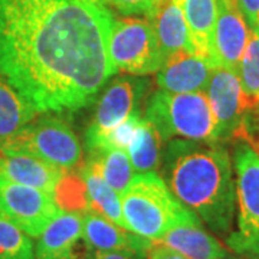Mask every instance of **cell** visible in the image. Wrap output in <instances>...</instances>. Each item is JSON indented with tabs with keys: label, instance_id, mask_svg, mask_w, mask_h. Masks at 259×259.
Masks as SVG:
<instances>
[{
	"label": "cell",
	"instance_id": "obj_1",
	"mask_svg": "<svg viewBox=\"0 0 259 259\" xmlns=\"http://www.w3.org/2000/svg\"><path fill=\"white\" fill-rule=\"evenodd\" d=\"M112 20L87 0H0V79L37 114L76 112L117 74Z\"/></svg>",
	"mask_w": 259,
	"mask_h": 259
},
{
	"label": "cell",
	"instance_id": "obj_2",
	"mask_svg": "<svg viewBox=\"0 0 259 259\" xmlns=\"http://www.w3.org/2000/svg\"><path fill=\"white\" fill-rule=\"evenodd\" d=\"M161 175L177 200L216 235L232 232L236 190L233 164L221 143L170 140L161 156Z\"/></svg>",
	"mask_w": 259,
	"mask_h": 259
},
{
	"label": "cell",
	"instance_id": "obj_3",
	"mask_svg": "<svg viewBox=\"0 0 259 259\" xmlns=\"http://www.w3.org/2000/svg\"><path fill=\"white\" fill-rule=\"evenodd\" d=\"M120 200L127 231L151 242H158L175 226L196 216L154 171L134 175Z\"/></svg>",
	"mask_w": 259,
	"mask_h": 259
},
{
	"label": "cell",
	"instance_id": "obj_4",
	"mask_svg": "<svg viewBox=\"0 0 259 259\" xmlns=\"http://www.w3.org/2000/svg\"><path fill=\"white\" fill-rule=\"evenodd\" d=\"M146 120L156 127L163 141L179 137L190 141L218 143L214 118L204 91H156L146 105Z\"/></svg>",
	"mask_w": 259,
	"mask_h": 259
},
{
	"label": "cell",
	"instance_id": "obj_5",
	"mask_svg": "<svg viewBox=\"0 0 259 259\" xmlns=\"http://www.w3.org/2000/svg\"><path fill=\"white\" fill-rule=\"evenodd\" d=\"M232 164L236 175L238 228L226 246L243 259H259V153L243 140H233Z\"/></svg>",
	"mask_w": 259,
	"mask_h": 259
},
{
	"label": "cell",
	"instance_id": "obj_6",
	"mask_svg": "<svg viewBox=\"0 0 259 259\" xmlns=\"http://www.w3.org/2000/svg\"><path fill=\"white\" fill-rule=\"evenodd\" d=\"M3 148L42 158L64 171L75 170L82 161V147L69 124L55 115L29 122Z\"/></svg>",
	"mask_w": 259,
	"mask_h": 259
},
{
	"label": "cell",
	"instance_id": "obj_7",
	"mask_svg": "<svg viewBox=\"0 0 259 259\" xmlns=\"http://www.w3.org/2000/svg\"><path fill=\"white\" fill-rule=\"evenodd\" d=\"M108 56L117 72L131 75L157 74L164 62L150 22L136 18L112 20Z\"/></svg>",
	"mask_w": 259,
	"mask_h": 259
},
{
	"label": "cell",
	"instance_id": "obj_8",
	"mask_svg": "<svg viewBox=\"0 0 259 259\" xmlns=\"http://www.w3.org/2000/svg\"><path fill=\"white\" fill-rule=\"evenodd\" d=\"M59 212L52 194L0 176V218L30 238H39Z\"/></svg>",
	"mask_w": 259,
	"mask_h": 259
},
{
	"label": "cell",
	"instance_id": "obj_9",
	"mask_svg": "<svg viewBox=\"0 0 259 259\" xmlns=\"http://www.w3.org/2000/svg\"><path fill=\"white\" fill-rule=\"evenodd\" d=\"M146 82L133 76H120L105 90L98 101L93 122L87 128L85 144L91 148L108 131L120 125L131 114L139 111V102L144 94Z\"/></svg>",
	"mask_w": 259,
	"mask_h": 259
},
{
	"label": "cell",
	"instance_id": "obj_10",
	"mask_svg": "<svg viewBox=\"0 0 259 259\" xmlns=\"http://www.w3.org/2000/svg\"><path fill=\"white\" fill-rule=\"evenodd\" d=\"M204 91L214 118L216 141H232L246 114L239 75L225 68H214Z\"/></svg>",
	"mask_w": 259,
	"mask_h": 259
},
{
	"label": "cell",
	"instance_id": "obj_11",
	"mask_svg": "<svg viewBox=\"0 0 259 259\" xmlns=\"http://www.w3.org/2000/svg\"><path fill=\"white\" fill-rule=\"evenodd\" d=\"M82 239V214L59 212L39 235L35 259H90Z\"/></svg>",
	"mask_w": 259,
	"mask_h": 259
},
{
	"label": "cell",
	"instance_id": "obj_12",
	"mask_svg": "<svg viewBox=\"0 0 259 259\" xmlns=\"http://www.w3.org/2000/svg\"><path fill=\"white\" fill-rule=\"evenodd\" d=\"M248 39L249 28L239 8L218 2V20L213 37V61L216 68L238 72Z\"/></svg>",
	"mask_w": 259,
	"mask_h": 259
},
{
	"label": "cell",
	"instance_id": "obj_13",
	"mask_svg": "<svg viewBox=\"0 0 259 259\" xmlns=\"http://www.w3.org/2000/svg\"><path fill=\"white\" fill-rule=\"evenodd\" d=\"M216 66L203 56L192 52H177L167 56L157 72L160 90L170 93L204 91Z\"/></svg>",
	"mask_w": 259,
	"mask_h": 259
},
{
	"label": "cell",
	"instance_id": "obj_14",
	"mask_svg": "<svg viewBox=\"0 0 259 259\" xmlns=\"http://www.w3.org/2000/svg\"><path fill=\"white\" fill-rule=\"evenodd\" d=\"M82 239L91 252L115 250L141 258L147 256V250L153 245L151 241L117 226L93 210L82 214Z\"/></svg>",
	"mask_w": 259,
	"mask_h": 259
},
{
	"label": "cell",
	"instance_id": "obj_15",
	"mask_svg": "<svg viewBox=\"0 0 259 259\" xmlns=\"http://www.w3.org/2000/svg\"><path fill=\"white\" fill-rule=\"evenodd\" d=\"M65 171L32 154L0 148V176L52 194Z\"/></svg>",
	"mask_w": 259,
	"mask_h": 259
},
{
	"label": "cell",
	"instance_id": "obj_16",
	"mask_svg": "<svg viewBox=\"0 0 259 259\" xmlns=\"http://www.w3.org/2000/svg\"><path fill=\"white\" fill-rule=\"evenodd\" d=\"M183 253L187 259H228L229 252L206 231L202 221L194 216L190 221L177 225L158 241Z\"/></svg>",
	"mask_w": 259,
	"mask_h": 259
},
{
	"label": "cell",
	"instance_id": "obj_17",
	"mask_svg": "<svg viewBox=\"0 0 259 259\" xmlns=\"http://www.w3.org/2000/svg\"><path fill=\"white\" fill-rule=\"evenodd\" d=\"M147 20L156 33L164 59L177 52L194 54L186 20L176 0H164L160 3L148 15Z\"/></svg>",
	"mask_w": 259,
	"mask_h": 259
},
{
	"label": "cell",
	"instance_id": "obj_18",
	"mask_svg": "<svg viewBox=\"0 0 259 259\" xmlns=\"http://www.w3.org/2000/svg\"><path fill=\"white\" fill-rule=\"evenodd\" d=\"M176 3L183 13L194 54L214 65L213 37L218 20V0H176Z\"/></svg>",
	"mask_w": 259,
	"mask_h": 259
},
{
	"label": "cell",
	"instance_id": "obj_19",
	"mask_svg": "<svg viewBox=\"0 0 259 259\" xmlns=\"http://www.w3.org/2000/svg\"><path fill=\"white\" fill-rule=\"evenodd\" d=\"M79 175L82 176L87 185L91 210L101 214L102 218L108 219L110 222L115 223L117 226L127 229L121 209L120 194L97 173V170L88 161H85L81 166Z\"/></svg>",
	"mask_w": 259,
	"mask_h": 259
},
{
	"label": "cell",
	"instance_id": "obj_20",
	"mask_svg": "<svg viewBox=\"0 0 259 259\" xmlns=\"http://www.w3.org/2000/svg\"><path fill=\"white\" fill-rule=\"evenodd\" d=\"M36 115L37 112L9 83L0 79V148L5 147Z\"/></svg>",
	"mask_w": 259,
	"mask_h": 259
},
{
	"label": "cell",
	"instance_id": "obj_21",
	"mask_svg": "<svg viewBox=\"0 0 259 259\" xmlns=\"http://www.w3.org/2000/svg\"><path fill=\"white\" fill-rule=\"evenodd\" d=\"M87 161L120 196L134 177V168L125 150L108 148L90 151Z\"/></svg>",
	"mask_w": 259,
	"mask_h": 259
},
{
	"label": "cell",
	"instance_id": "obj_22",
	"mask_svg": "<svg viewBox=\"0 0 259 259\" xmlns=\"http://www.w3.org/2000/svg\"><path fill=\"white\" fill-rule=\"evenodd\" d=\"M161 143L163 140L156 127L146 118H141L137 134L127 148L131 166L137 173L154 171L160 167L163 156Z\"/></svg>",
	"mask_w": 259,
	"mask_h": 259
},
{
	"label": "cell",
	"instance_id": "obj_23",
	"mask_svg": "<svg viewBox=\"0 0 259 259\" xmlns=\"http://www.w3.org/2000/svg\"><path fill=\"white\" fill-rule=\"evenodd\" d=\"M52 197L61 212L85 214L91 210L87 185L79 171H65L56 185Z\"/></svg>",
	"mask_w": 259,
	"mask_h": 259
},
{
	"label": "cell",
	"instance_id": "obj_24",
	"mask_svg": "<svg viewBox=\"0 0 259 259\" xmlns=\"http://www.w3.org/2000/svg\"><path fill=\"white\" fill-rule=\"evenodd\" d=\"M238 75L248 112L259 105V32L249 29V39L241 59Z\"/></svg>",
	"mask_w": 259,
	"mask_h": 259
},
{
	"label": "cell",
	"instance_id": "obj_25",
	"mask_svg": "<svg viewBox=\"0 0 259 259\" xmlns=\"http://www.w3.org/2000/svg\"><path fill=\"white\" fill-rule=\"evenodd\" d=\"M0 259H35L30 236L0 218Z\"/></svg>",
	"mask_w": 259,
	"mask_h": 259
},
{
	"label": "cell",
	"instance_id": "obj_26",
	"mask_svg": "<svg viewBox=\"0 0 259 259\" xmlns=\"http://www.w3.org/2000/svg\"><path fill=\"white\" fill-rule=\"evenodd\" d=\"M140 121V111L131 114L125 121H122L120 125H117L115 128L108 131L104 137L98 140V143L94 146L90 151H97V150H108V148H120L125 150L130 147V144L133 143V140L137 134Z\"/></svg>",
	"mask_w": 259,
	"mask_h": 259
},
{
	"label": "cell",
	"instance_id": "obj_27",
	"mask_svg": "<svg viewBox=\"0 0 259 259\" xmlns=\"http://www.w3.org/2000/svg\"><path fill=\"white\" fill-rule=\"evenodd\" d=\"M233 140H243L249 143L259 153V105L245 114L241 127Z\"/></svg>",
	"mask_w": 259,
	"mask_h": 259
},
{
	"label": "cell",
	"instance_id": "obj_28",
	"mask_svg": "<svg viewBox=\"0 0 259 259\" xmlns=\"http://www.w3.org/2000/svg\"><path fill=\"white\" fill-rule=\"evenodd\" d=\"M164 0H105L122 15H150Z\"/></svg>",
	"mask_w": 259,
	"mask_h": 259
},
{
	"label": "cell",
	"instance_id": "obj_29",
	"mask_svg": "<svg viewBox=\"0 0 259 259\" xmlns=\"http://www.w3.org/2000/svg\"><path fill=\"white\" fill-rule=\"evenodd\" d=\"M238 8L250 30L259 32V0H238Z\"/></svg>",
	"mask_w": 259,
	"mask_h": 259
},
{
	"label": "cell",
	"instance_id": "obj_30",
	"mask_svg": "<svg viewBox=\"0 0 259 259\" xmlns=\"http://www.w3.org/2000/svg\"><path fill=\"white\" fill-rule=\"evenodd\" d=\"M147 259H187L179 250L173 249L163 243H153L147 250Z\"/></svg>",
	"mask_w": 259,
	"mask_h": 259
},
{
	"label": "cell",
	"instance_id": "obj_31",
	"mask_svg": "<svg viewBox=\"0 0 259 259\" xmlns=\"http://www.w3.org/2000/svg\"><path fill=\"white\" fill-rule=\"evenodd\" d=\"M90 259H144L137 255H131L125 252H115V250H93Z\"/></svg>",
	"mask_w": 259,
	"mask_h": 259
},
{
	"label": "cell",
	"instance_id": "obj_32",
	"mask_svg": "<svg viewBox=\"0 0 259 259\" xmlns=\"http://www.w3.org/2000/svg\"><path fill=\"white\" fill-rule=\"evenodd\" d=\"M219 3H223V5H228V6H232V8H238V0H218Z\"/></svg>",
	"mask_w": 259,
	"mask_h": 259
},
{
	"label": "cell",
	"instance_id": "obj_33",
	"mask_svg": "<svg viewBox=\"0 0 259 259\" xmlns=\"http://www.w3.org/2000/svg\"><path fill=\"white\" fill-rule=\"evenodd\" d=\"M87 2H93L97 5H105V0H87Z\"/></svg>",
	"mask_w": 259,
	"mask_h": 259
}]
</instances>
